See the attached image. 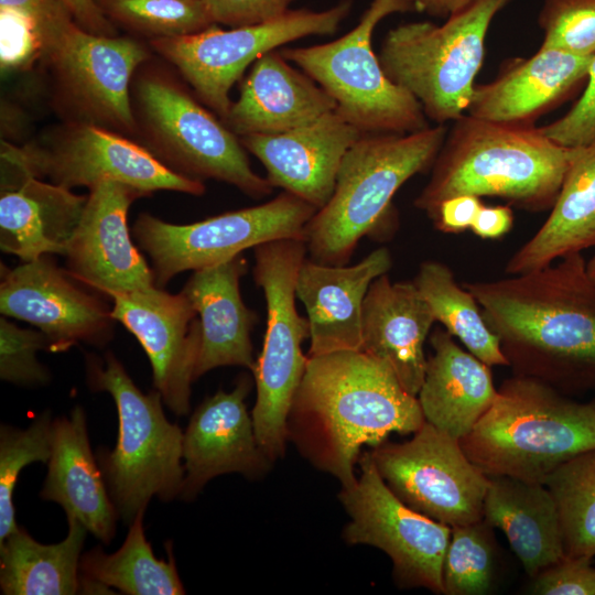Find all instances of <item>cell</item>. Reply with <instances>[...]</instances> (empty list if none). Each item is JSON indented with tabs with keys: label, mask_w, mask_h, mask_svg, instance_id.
Here are the masks:
<instances>
[{
	"label": "cell",
	"mask_w": 595,
	"mask_h": 595,
	"mask_svg": "<svg viewBox=\"0 0 595 595\" xmlns=\"http://www.w3.org/2000/svg\"><path fill=\"white\" fill-rule=\"evenodd\" d=\"M144 196L138 190L101 181L89 188L79 223L67 245L66 271L110 298L151 289L152 269L134 246L127 223L131 203Z\"/></svg>",
	"instance_id": "18"
},
{
	"label": "cell",
	"mask_w": 595,
	"mask_h": 595,
	"mask_svg": "<svg viewBox=\"0 0 595 595\" xmlns=\"http://www.w3.org/2000/svg\"><path fill=\"white\" fill-rule=\"evenodd\" d=\"M351 7V0H340L326 10H289L256 25L221 30L215 24L195 34L153 39L151 46L181 72L197 96L225 121L232 104L230 88L251 63L298 39L333 34Z\"/></svg>",
	"instance_id": "13"
},
{
	"label": "cell",
	"mask_w": 595,
	"mask_h": 595,
	"mask_svg": "<svg viewBox=\"0 0 595 595\" xmlns=\"http://www.w3.org/2000/svg\"><path fill=\"white\" fill-rule=\"evenodd\" d=\"M1 160L66 188L101 181L129 185L143 195L167 190L202 195V181L181 175L122 134L95 125L69 122L22 148L2 139Z\"/></svg>",
	"instance_id": "12"
},
{
	"label": "cell",
	"mask_w": 595,
	"mask_h": 595,
	"mask_svg": "<svg viewBox=\"0 0 595 595\" xmlns=\"http://www.w3.org/2000/svg\"><path fill=\"white\" fill-rule=\"evenodd\" d=\"M292 0H204L213 21L230 28L272 21L285 12Z\"/></svg>",
	"instance_id": "44"
},
{
	"label": "cell",
	"mask_w": 595,
	"mask_h": 595,
	"mask_svg": "<svg viewBox=\"0 0 595 595\" xmlns=\"http://www.w3.org/2000/svg\"><path fill=\"white\" fill-rule=\"evenodd\" d=\"M490 529L484 519L452 527L443 563L445 595H485L490 592L497 565Z\"/></svg>",
	"instance_id": "37"
},
{
	"label": "cell",
	"mask_w": 595,
	"mask_h": 595,
	"mask_svg": "<svg viewBox=\"0 0 595 595\" xmlns=\"http://www.w3.org/2000/svg\"><path fill=\"white\" fill-rule=\"evenodd\" d=\"M587 85L575 105L560 119L540 127L552 141L566 148L595 145V55L587 75Z\"/></svg>",
	"instance_id": "42"
},
{
	"label": "cell",
	"mask_w": 595,
	"mask_h": 595,
	"mask_svg": "<svg viewBox=\"0 0 595 595\" xmlns=\"http://www.w3.org/2000/svg\"><path fill=\"white\" fill-rule=\"evenodd\" d=\"M586 270L589 278L595 282V255L586 262Z\"/></svg>",
	"instance_id": "49"
},
{
	"label": "cell",
	"mask_w": 595,
	"mask_h": 595,
	"mask_svg": "<svg viewBox=\"0 0 595 595\" xmlns=\"http://www.w3.org/2000/svg\"><path fill=\"white\" fill-rule=\"evenodd\" d=\"M418 400L426 422L448 435L465 437L494 403L498 388L488 365L463 349L445 328L430 335Z\"/></svg>",
	"instance_id": "29"
},
{
	"label": "cell",
	"mask_w": 595,
	"mask_h": 595,
	"mask_svg": "<svg viewBox=\"0 0 595 595\" xmlns=\"http://www.w3.org/2000/svg\"><path fill=\"white\" fill-rule=\"evenodd\" d=\"M112 22L151 36L195 34L215 25L204 0H95Z\"/></svg>",
	"instance_id": "36"
},
{
	"label": "cell",
	"mask_w": 595,
	"mask_h": 595,
	"mask_svg": "<svg viewBox=\"0 0 595 595\" xmlns=\"http://www.w3.org/2000/svg\"><path fill=\"white\" fill-rule=\"evenodd\" d=\"M87 196L1 160L0 248L22 262L64 255Z\"/></svg>",
	"instance_id": "23"
},
{
	"label": "cell",
	"mask_w": 595,
	"mask_h": 595,
	"mask_svg": "<svg viewBox=\"0 0 595 595\" xmlns=\"http://www.w3.org/2000/svg\"><path fill=\"white\" fill-rule=\"evenodd\" d=\"M531 578V594L595 595V567L588 556L565 555Z\"/></svg>",
	"instance_id": "43"
},
{
	"label": "cell",
	"mask_w": 595,
	"mask_h": 595,
	"mask_svg": "<svg viewBox=\"0 0 595 595\" xmlns=\"http://www.w3.org/2000/svg\"><path fill=\"white\" fill-rule=\"evenodd\" d=\"M317 208L282 192L252 207L177 225L140 214L132 232L152 262L155 285L173 277L227 261L248 248L280 239H305V227Z\"/></svg>",
	"instance_id": "10"
},
{
	"label": "cell",
	"mask_w": 595,
	"mask_h": 595,
	"mask_svg": "<svg viewBox=\"0 0 595 595\" xmlns=\"http://www.w3.org/2000/svg\"><path fill=\"white\" fill-rule=\"evenodd\" d=\"M593 56L540 47L495 80L475 85L466 112L490 122L526 126L587 78Z\"/></svg>",
	"instance_id": "28"
},
{
	"label": "cell",
	"mask_w": 595,
	"mask_h": 595,
	"mask_svg": "<svg viewBox=\"0 0 595 595\" xmlns=\"http://www.w3.org/2000/svg\"><path fill=\"white\" fill-rule=\"evenodd\" d=\"M459 442L489 477L544 484L560 466L595 450V399L577 401L543 381L513 374Z\"/></svg>",
	"instance_id": "4"
},
{
	"label": "cell",
	"mask_w": 595,
	"mask_h": 595,
	"mask_svg": "<svg viewBox=\"0 0 595 595\" xmlns=\"http://www.w3.org/2000/svg\"><path fill=\"white\" fill-rule=\"evenodd\" d=\"M364 134L336 110L311 123L275 134L240 137L264 166L267 180L322 208L331 198L346 152Z\"/></svg>",
	"instance_id": "21"
},
{
	"label": "cell",
	"mask_w": 595,
	"mask_h": 595,
	"mask_svg": "<svg viewBox=\"0 0 595 595\" xmlns=\"http://www.w3.org/2000/svg\"><path fill=\"white\" fill-rule=\"evenodd\" d=\"M435 317L413 281L376 278L365 296L360 350L383 361L418 396L426 361L424 344Z\"/></svg>",
	"instance_id": "24"
},
{
	"label": "cell",
	"mask_w": 595,
	"mask_h": 595,
	"mask_svg": "<svg viewBox=\"0 0 595 595\" xmlns=\"http://www.w3.org/2000/svg\"><path fill=\"white\" fill-rule=\"evenodd\" d=\"M41 349L50 350L44 333L21 328L0 317V378L19 386H41L48 382V369L36 358Z\"/></svg>",
	"instance_id": "40"
},
{
	"label": "cell",
	"mask_w": 595,
	"mask_h": 595,
	"mask_svg": "<svg viewBox=\"0 0 595 595\" xmlns=\"http://www.w3.org/2000/svg\"><path fill=\"white\" fill-rule=\"evenodd\" d=\"M73 279L48 255L13 269L1 264L0 312L36 326L51 351L78 343L102 345L112 333L111 310Z\"/></svg>",
	"instance_id": "17"
},
{
	"label": "cell",
	"mask_w": 595,
	"mask_h": 595,
	"mask_svg": "<svg viewBox=\"0 0 595 595\" xmlns=\"http://www.w3.org/2000/svg\"><path fill=\"white\" fill-rule=\"evenodd\" d=\"M513 225V212L510 206L483 205L470 230L482 239H497L510 231Z\"/></svg>",
	"instance_id": "46"
},
{
	"label": "cell",
	"mask_w": 595,
	"mask_h": 595,
	"mask_svg": "<svg viewBox=\"0 0 595 595\" xmlns=\"http://www.w3.org/2000/svg\"><path fill=\"white\" fill-rule=\"evenodd\" d=\"M483 519L500 529L533 577L565 556L556 501L543 483L509 476L489 477Z\"/></svg>",
	"instance_id": "30"
},
{
	"label": "cell",
	"mask_w": 595,
	"mask_h": 595,
	"mask_svg": "<svg viewBox=\"0 0 595 595\" xmlns=\"http://www.w3.org/2000/svg\"><path fill=\"white\" fill-rule=\"evenodd\" d=\"M463 286L477 300L515 375L569 396L595 391V282L582 252Z\"/></svg>",
	"instance_id": "1"
},
{
	"label": "cell",
	"mask_w": 595,
	"mask_h": 595,
	"mask_svg": "<svg viewBox=\"0 0 595 595\" xmlns=\"http://www.w3.org/2000/svg\"><path fill=\"white\" fill-rule=\"evenodd\" d=\"M411 10L403 0H372L359 23L339 39L279 51L318 84L336 102V111L361 132H416L430 127L420 102L387 76L371 45L382 19Z\"/></svg>",
	"instance_id": "8"
},
{
	"label": "cell",
	"mask_w": 595,
	"mask_h": 595,
	"mask_svg": "<svg viewBox=\"0 0 595 595\" xmlns=\"http://www.w3.org/2000/svg\"><path fill=\"white\" fill-rule=\"evenodd\" d=\"M68 531L58 543L43 544L18 527L0 542V589L4 595L79 593L80 559L88 530L67 517Z\"/></svg>",
	"instance_id": "32"
},
{
	"label": "cell",
	"mask_w": 595,
	"mask_h": 595,
	"mask_svg": "<svg viewBox=\"0 0 595 595\" xmlns=\"http://www.w3.org/2000/svg\"><path fill=\"white\" fill-rule=\"evenodd\" d=\"M80 521L95 538L110 543L119 518L87 433L86 414L75 407L69 416L53 420L47 474L40 491Z\"/></svg>",
	"instance_id": "27"
},
{
	"label": "cell",
	"mask_w": 595,
	"mask_h": 595,
	"mask_svg": "<svg viewBox=\"0 0 595 595\" xmlns=\"http://www.w3.org/2000/svg\"><path fill=\"white\" fill-rule=\"evenodd\" d=\"M86 369L90 388L108 392L117 408V444L99 451L97 461L119 517L130 524L153 497H180L183 431L166 419L160 392L143 393L111 353L88 356Z\"/></svg>",
	"instance_id": "6"
},
{
	"label": "cell",
	"mask_w": 595,
	"mask_h": 595,
	"mask_svg": "<svg viewBox=\"0 0 595 595\" xmlns=\"http://www.w3.org/2000/svg\"><path fill=\"white\" fill-rule=\"evenodd\" d=\"M148 56L136 40L93 34L75 24L44 64L53 75L57 101L74 118L71 122L121 134L137 131L130 83Z\"/></svg>",
	"instance_id": "16"
},
{
	"label": "cell",
	"mask_w": 595,
	"mask_h": 595,
	"mask_svg": "<svg viewBox=\"0 0 595 595\" xmlns=\"http://www.w3.org/2000/svg\"><path fill=\"white\" fill-rule=\"evenodd\" d=\"M0 10L13 13L31 29L42 50V63L76 24L65 0H0Z\"/></svg>",
	"instance_id": "41"
},
{
	"label": "cell",
	"mask_w": 595,
	"mask_h": 595,
	"mask_svg": "<svg viewBox=\"0 0 595 595\" xmlns=\"http://www.w3.org/2000/svg\"><path fill=\"white\" fill-rule=\"evenodd\" d=\"M134 96L158 158L171 170L221 181L257 198L271 194L273 186L251 169L236 134L180 85L148 75L139 79Z\"/></svg>",
	"instance_id": "11"
},
{
	"label": "cell",
	"mask_w": 595,
	"mask_h": 595,
	"mask_svg": "<svg viewBox=\"0 0 595 595\" xmlns=\"http://www.w3.org/2000/svg\"><path fill=\"white\" fill-rule=\"evenodd\" d=\"M539 25L543 31L540 47L595 55V0H545Z\"/></svg>",
	"instance_id": "39"
},
{
	"label": "cell",
	"mask_w": 595,
	"mask_h": 595,
	"mask_svg": "<svg viewBox=\"0 0 595 595\" xmlns=\"http://www.w3.org/2000/svg\"><path fill=\"white\" fill-rule=\"evenodd\" d=\"M253 250V279L264 294L267 327L252 369L257 399L251 416L258 443L273 462L284 454L286 418L307 364L302 343L310 338V324L295 306V283L307 247L305 239H280Z\"/></svg>",
	"instance_id": "9"
},
{
	"label": "cell",
	"mask_w": 595,
	"mask_h": 595,
	"mask_svg": "<svg viewBox=\"0 0 595 595\" xmlns=\"http://www.w3.org/2000/svg\"><path fill=\"white\" fill-rule=\"evenodd\" d=\"M425 422L418 397L391 368L361 351L307 356L288 418L286 440L314 467L353 486L354 467L365 445L391 433L410 434Z\"/></svg>",
	"instance_id": "2"
},
{
	"label": "cell",
	"mask_w": 595,
	"mask_h": 595,
	"mask_svg": "<svg viewBox=\"0 0 595 595\" xmlns=\"http://www.w3.org/2000/svg\"><path fill=\"white\" fill-rule=\"evenodd\" d=\"M412 10L437 18H450L465 9L473 0H403Z\"/></svg>",
	"instance_id": "48"
},
{
	"label": "cell",
	"mask_w": 595,
	"mask_h": 595,
	"mask_svg": "<svg viewBox=\"0 0 595 595\" xmlns=\"http://www.w3.org/2000/svg\"><path fill=\"white\" fill-rule=\"evenodd\" d=\"M246 271L247 262L239 255L195 270L181 291L195 309L201 325L195 380L223 366L253 369L250 335L257 315L244 303L239 288Z\"/></svg>",
	"instance_id": "26"
},
{
	"label": "cell",
	"mask_w": 595,
	"mask_h": 595,
	"mask_svg": "<svg viewBox=\"0 0 595 595\" xmlns=\"http://www.w3.org/2000/svg\"><path fill=\"white\" fill-rule=\"evenodd\" d=\"M144 512L129 524L125 542L116 552L108 554L97 547L83 554L80 575L129 595L185 594L171 547L167 561L153 554L144 533Z\"/></svg>",
	"instance_id": "33"
},
{
	"label": "cell",
	"mask_w": 595,
	"mask_h": 595,
	"mask_svg": "<svg viewBox=\"0 0 595 595\" xmlns=\"http://www.w3.org/2000/svg\"><path fill=\"white\" fill-rule=\"evenodd\" d=\"M561 521L565 555L595 556V450L560 466L544 482Z\"/></svg>",
	"instance_id": "35"
},
{
	"label": "cell",
	"mask_w": 595,
	"mask_h": 595,
	"mask_svg": "<svg viewBox=\"0 0 595 595\" xmlns=\"http://www.w3.org/2000/svg\"><path fill=\"white\" fill-rule=\"evenodd\" d=\"M369 453L389 489L416 512L451 528L483 520L490 478L459 440L425 421L411 440L385 441Z\"/></svg>",
	"instance_id": "14"
},
{
	"label": "cell",
	"mask_w": 595,
	"mask_h": 595,
	"mask_svg": "<svg viewBox=\"0 0 595 595\" xmlns=\"http://www.w3.org/2000/svg\"><path fill=\"white\" fill-rule=\"evenodd\" d=\"M480 197L462 194L443 201L430 218L435 228L447 234L470 229L483 206Z\"/></svg>",
	"instance_id": "45"
},
{
	"label": "cell",
	"mask_w": 595,
	"mask_h": 595,
	"mask_svg": "<svg viewBox=\"0 0 595 595\" xmlns=\"http://www.w3.org/2000/svg\"><path fill=\"white\" fill-rule=\"evenodd\" d=\"M336 107L318 84L273 50L253 63L224 122L239 138L275 134L311 123Z\"/></svg>",
	"instance_id": "25"
},
{
	"label": "cell",
	"mask_w": 595,
	"mask_h": 595,
	"mask_svg": "<svg viewBox=\"0 0 595 595\" xmlns=\"http://www.w3.org/2000/svg\"><path fill=\"white\" fill-rule=\"evenodd\" d=\"M53 420L48 411L26 429L0 428V542L19 526L13 493L20 473L34 462L47 463L51 455Z\"/></svg>",
	"instance_id": "38"
},
{
	"label": "cell",
	"mask_w": 595,
	"mask_h": 595,
	"mask_svg": "<svg viewBox=\"0 0 595 595\" xmlns=\"http://www.w3.org/2000/svg\"><path fill=\"white\" fill-rule=\"evenodd\" d=\"M390 251L377 248L353 266L324 264L306 258L298 274L295 295L310 324L309 357L360 350L363 305L371 282L388 273Z\"/></svg>",
	"instance_id": "22"
},
{
	"label": "cell",
	"mask_w": 595,
	"mask_h": 595,
	"mask_svg": "<svg viewBox=\"0 0 595 595\" xmlns=\"http://www.w3.org/2000/svg\"><path fill=\"white\" fill-rule=\"evenodd\" d=\"M358 463L356 483L339 493L350 519L343 532L345 541L383 551L400 587L444 594L443 563L452 528L403 504L381 478L369 452Z\"/></svg>",
	"instance_id": "15"
},
{
	"label": "cell",
	"mask_w": 595,
	"mask_h": 595,
	"mask_svg": "<svg viewBox=\"0 0 595 595\" xmlns=\"http://www.w3.org/2000/svg\"><path fill=\"white\" fill-rule=\"evenodd\" d=\"M111 316L139 340L147 353L153 386L176 415L190 411L201 325L188 299L158 286L115 294Z\"/></svg>",
	"instance_id": "19"
},
{
	"label": "cell",
	"mask_w": 595,
	"mask_h": 595,
	"mask_svg": "<svg viewBox=\"0 0 595 595\" xmlns=\"http://www.w3.org/2000/svg\"><path fill=\"white\" fill-rule=\"evenodd\" d=\"M75 22L97 35L115 36V24L102 13L95 0H65Z\"/></svg>",
	"instance_id": "47"
},
{
	"label": "cell",
	"mask_w": 595,
	"mask_h": 595,
	"mask_svg": "<svg viewBox=\"0 0 595 595\" xmlns=\"http://www.w3.org/2000/svg\"><path fill=\"white\" fill-rule=\"evenodd\" d=\"M511 0H473L441 25L410 22L385 36L380 64L387 76L420 102L437 125L467 111L485 58L488 29Z\"/></svg>",
	"instance_id": "7"
},
{
	"label": "cell",
	"mask_w": 595,
	"mask_h": 595,
	"mask_svg": "<svg viewBox=\"0 0 595 595\" xmlns=\"http://www.w3.org/2000/svg\"><path fill=\"white\" fill-rule=\"evenodd\" d=\"M595 247V145L582 148L551 212L538 231L507 261L505 272L541 269Z\"/></svg>",
	"instance_id": "31"
},
{
	"label": "cell",
	"mask_w": 595,
	"mask_h": 595,
	"mask_svg": "<svg viewBox=\"0 0 595 595\" xmlns=\"http://www.w3.org/2000/svg\"><path fill=\"white\" fill-rule=\"evenodd\" d=\"M250 387L244 375L231 391L218 390L193 412L183 432V499H193L219 475L239 473L257 478L269 470L272 461L261 450L247 410Z\"/></svg>",
	"instance_id": "20"
},
{
	"label": "cell",
	"mask_w": 595,
	"mask_h": 595,
	"mask_svg": "<svg viewBox=\"0 0 595 595\" xmlns=\"http://www.w3.org/2000/svg\"><path fill=\"white\" fill-rule=\"evenodd\" d=\"M447 134L444 125L412 133H364L346 152L329 201L310 219V259L345 266L363 237L379 238L393 223L392 198L431 169Z\"/></svg>",
	"instance_id": "5"
},
{
	"label": "cell",
	"mask_w": 595,
	"mask_h": 595,
	"mask_svg": "<svg viewBox=\"0 0 595 595\" xmlns=\"http://www.w3.org/2000/svg\"><path fill=\"white\" fill-rule=\"evenodd\" d=\"M581 150L558 144L539 128L465 113L447 130L414 206L431 218L443 201L470 194L531 212L551 209Z\"/></svg>",
	"instance_id": "3"
},
{
	"label": "cell",
	"mask_w": 595,
	"mask_h": 595,
	"mask_svg": "<svg viewBox=\"0 0 595 595\" xmlns=\"http://www.w3.org/2000/svg\"><path fill=\"white\" fill-rule=\"evenodd\" d=\"M413 283L428 302L435 321L468 351L489 367H508L499 339L488 327L477 300L457 283L445 263L436 260L421 262Z\"/></svg>",
	"instance_id": "34"
}]
</instances>
